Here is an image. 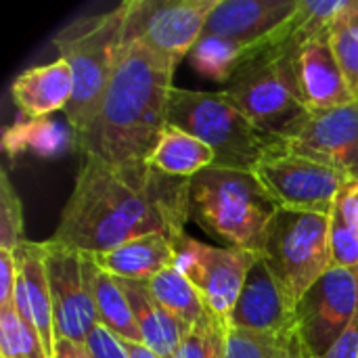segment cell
I'll return each mask as SVG.
<instances>
[{"label":"cell","mask_w":358,"mask_h":358,"mask_svg":"<svg viewBox=\"0 0 358 358\" xmlns=\"http://www.w3.org/2000/svg\"><path fill=\"white\" fill-rule=\"evenodd\" d=\"M254 176L279 210L331 214L342 189L350 178L313 157L292 149L277 153L256 166Z\"/></svg>","instance_id":"obj_9"},{"label":"cell","mask_w":358,"mask_h":358,"mask_svg":"<svg viewBox=\"0 0 358 358\" xmlns=\"http://www.w3.org/2000/svg\"><path fill=\"white\" fill-rule=\"evenodd\" d=\"M287 145L292 151L327 164L358 182V103L313 113Z\"/></svg>","instance_id":"obj_16"},{"label":"cell","mask_w":358,"mask_h":358,"mask_svg":"<svg viewBox=\"0 0 358 358\" xmlns=\"http://www.w3.org/2000/svg\"><path fill=\"white\" fill-rule=\"evenodd\" d=\"M329 252L331 266L358 273V235L348 227L338 208L329 216Z\"/></svg>","instance_id":"obj_30"},{"label":"cell","mask_w":358,"mask_h":358,"mask_svg":"<svg viewBox=\"0 0 358 358\" xmlns=\"http://www.w3.org/2000/svg\"><path fill=\"white\" fill-rule=\"evenodd\" d=\"M336 208L340 210V214L344 216V220L348 222V227L358 235V182L350 180L342 193L338 195Z\"/></svg>","instance_id":"obj_34"},{"label":"cell","mask_w":358,"mask_h":358,"mask_svg":"<svg viewBox=\"0 0 358 358\" xmlns=\"http://www.w3.org/2000/svg\"><path fill=\"white\" fill-rule=\"evenodd\" d=\"M147 283L155 300L187 329H193L197 321L208 313L195 285L174 266L162 271Z\"/></svg>","instance_id":"obj_24"},{"label":"cell","mask_w":358,"mask_h":358,"mask_svg":"<svg viewBox=\"0 0 358 358\" xmlns=\"http://www.w3.org/2000/svg\"><path fill=\"white\" fill-rule=\"evenodd\" d=\"M329 38L336 59L350 84L358 92V0H350L348 6L329 25Z\"/></svg>","instance_id":"obj_26"},{"label":"cell","mask_w":358,"mask_h":358,"mask_svg":"<svg viewBox=\"0 0 358 358\" xmlns=\"http://www.w3.org/2000/svg\"><path fill=\"white\" fill-rule=\"evenodd\" d=\"M227 327L208 310L170 358H224Z\"/></svg>","instance_id":"obj_28"},{"label":"cell","mask_w":358,"mask_h":358,"mask_svg":"<svg viewBox=\"0 0 358 358\" xmlns=\"http://www.w3.org/2000/svg\"><path fill=\"white\" fill-rule=\"evenodd\" d=\"M357 103H358V92H357Z\"/></svg>","instance_id":"obj_37"},{"label":"cell","mask_w":358,"mask_h":358,"mask_svg":"<svg viewBox=\"0 0 358 358\" xmlns=\"http://www.w3.org/2000/svg\"><path fill=\"white\" fill-rule=\"evenodd\" d=\"M122 344H124V348L128 350L130 358H159L151 348H147L145 344H138V342H124V340H122Z\"/></svg>","instance_id":"obj_36"},{"label":"cell","mask_w":358,"mask_h":358,"mask_svg":"<svg viewBox=\"0 0 358 358\" xmlns=\"http://www.w3.org/2000/svg\"><path fill=\"white\" fill-rule=\"evenodd\" d=\"M71 138H76V134L67 132L63 124L50 117H40L15 122L10 128H6L2 136V147L10 157L21 153L52 157L63 153L69 147Z\"/></svg>","instance_id":"obj_23"},{"label":"cell","mask_w":358,"mask_h":358,"mask_svg":"<svg viewBox=\"0 0 358 358\" xmlns=\"http://www.w3.org/2000/svg\"><path fill=\"white\" fill-rule=\"evenodd\" d=\"M147 162L166 176L193 178L201 170L212 168L216 157L206 143L168 124Z\"/></svg>","instance_id":"obj_21"},{"label":"cell","mask_w":358,"mask_h":358,"mask_svg":"<svg viewBox=\"0 0 358 358\" xmlns=\"http://www.w3.org/2000/svg\"><path fill=\"white\" fill-rule=\"evenodd\" d=\"M260 256L237 248H216L191 239L187 233L174 239V268L199 292L206 308L227 327L239 300L250 268Z\"/></svg>","instance_id":"obj_10"},{"label":"cell","mask_w":358,"mask_h":358,"mask_svg":"<svg viewBox=\"0 0 358 358\" xmlns=\"http://www.w3.org/2000/svg\"><path fill=\"white\" fill-rule=\"evenodd\" d=\"M323 358H358V308L340 340Z\"/></svg>","instance_id":"obj_33"},{"label":"cell","mask_w":358,"mask_h":358,"mask_svg":"<svg viewBox=\"0 0 358 358\" xmlns=\"http://www.w3.org/2000/svg\"><path fill=\"white\" fill-rule=\"evenodd\" d=\"M10 94L25 120H40L55 111H65L73 99L71 67L63 59L27 67L13 80Z\"/></svg>","instance_id":"obj_18"},{"label":"cell","mask_w":358,"mask_h":358,"mask_svg":"<svg viewBox=\"0 0 358 358\" xmlns=\"http://www.w3.org/2000/svg\"><path fill=\"white\" fill-rule=\"evenodd\" d=\"M17 260V285L13 294V308L19 317L38 331L48 357H55L57 334L52 298L44 264V241H23L15 250Z\"/></svg>","instance_id":"obj_17"},{"label":"cell","mask_w":358,"mask_h":358,"mask_svg":"<svg viewBox=\"0 0 358 358\" xmlns=\"http://www.w3.org/2000/svg\"><path fill=\"white\" fill-rule=\"evenodd\" d=\"M44 264L52 298L57 340L63 338L76 344H86L90 331L99 325L86 271V256L46 239Z\"/></svg>","instance_id":"obj_13"},{"label":"cell","mask_w":358,"mask_h":358,"mask_svg":"<svg viewBox=\"0 0 358 358\" xmlns=\"http://www.w3.org/2000/svg\"><path fill=\"white\" fill-rule=\"evenodd\" d=\"M189 185L191 178L166 176L149 162L111 166L82 155L50 239L82 254H99L145 235L178 237L191 220Z\"/></svg>","instance_id":"obj_1"},{"label":"cell","mask_w":358,"mask_h":358,"mask_svg":"<svg viewBox=\"0 0 358 358\" xmlns=\"http://www.w3.org/2000/svg\"><path fill=\"white\" fill-rule=\"evenodd\" d=\"M174 69L145 44H124L92 117L76 134L82 155L111 166L147 162L168 126Z\"/></svg>","instance_id":"obj_2"},{"label":"cell","mask_w":358,"mask_h":358,"mask_svg":"<svg viewBox=\"0 0 358 358\" xmlns=\"http://www.w3.org/2000/svg\"><path fill=\"white\" fill-rule=\"evenodd\" d=\"M279 208L254 172L231 168H206L191 178L189 212L210 235L229 248L260 256L268 224Z\"/></svg>","instance_id":"obj_4"},{"label":"cell","mask_w":358,"mask_h":358,"mask_svg":"<svg viewBox=\"0 0 358 358\" xmlns=\"http://www.w3.org/2000/svg\"><path fill=\"white\" fill-rule=\"evenodd\" d=\"M23 237V210L8 174H0V250L15 252Z\"/></svg>","instance_id":"obj_29"},{"label":"cell","mask_w":358,"mask_h":358,"mask_svg":"<svg viewBox=\"0 0 358 358\" xmlns=\"http://www.w3.org/2000/svg\"><path fill=\"white\" fill-rule=\"evenodd\" d=\"M124 44L141 42L178 65L193 50L218 0H126Z\"/></svg>","instance_id":"obj_8"},{"label":"cell","mask_w":358,"mask_h":358,"mask_svg":"<svg viewBox=\"0 0 358 358\" xmlns=\"http://www.w3.org/2000/svg\"><path fill=\"white\" fill-rule=\"evenodd\" d=\"M84 256H86V271H88V281H90V292H92L99 325H103L109 334H113L115 338H120L124 342L143 344L141 331L134 323L128 298H126L120 281L113 275L101 271L90 260L88 254H84Z\"/></svg>","instance_id":"obj_22"},{"label":"cell","mask_w":358,"mask_h":358,"mask_svg":"<svg viewBox=\"0 0 358 358\" xmlns=\"http://www.w3.org/2000/svg\"><path fill=\"white\" fill-rule=\"evenodd\" d=\"M302 21V0H218L201 34L258 55L289 40Z\"/></svg>","instance_id":"obj_11"},{"label":"cell","mask_w":358,"mask_h":358,"mask_svg":"<svg viewBox=\"0 0 358 358\" xmlns=\"http://www.w3.org/2000/svg\"><path fill=\"white\" fill-rule=\"evenodd\" d=\"M52 358H94L90 355V350L86 348V344H76L71 340H57L55 346V357Z\"/></svg>","instance_id":"obj_35"},{"label":"cell","mask_w":358,"mask_h":358,"mask_svg":"<svg viewBox=\"0 0 358 358\" xmlns=\"http://www.w3.org/2000/svg\"><path fill=\"white\" fill-rule=\"evenodd\" d=\"M15 285H17V260H15V252L0 250V308L13 304Z\"/></svg>","instance_id":"obj_32"},{"label":"cell","mask_w":358,"mask_h":358,"mask_svg":"<svg viewBox=\"0 0 358 358\" xmlns=\"http://www.w3.org/2000/svg\"><path fill=\"white\" fill-rule=\"evenodd\" d=\"M126 8L128 4L122 2L111 10L80 17L52 38L59 59H63L73 73V99L63 111L73 134L92 117L120 59Z\"/></svg>","instance_id":"obj_6"},{"label":"cell","mask_w":358,"mask_h":358,"mask_svg":"<svg viewBox=\"0 0 358 358\" xmlns=\"http://www.w3.org/2000/svg\"><path fill=\"white\" fill-rule=\"evenodd\" d=\"M329 216L277 210L268 224L260 258L296 304L331 268Z\"/></svg>","instance_id":"obj_7"},{"label":"cell","mask_w":358,"mask_h":358,"mask_svg":"<svg viewBox=\"0 0 358 358\" xmlns=\"http://www.w3.org/2000/svg\"><path fill=\"white\" fill-rule=\"evenodd\" d=\"M298 31L239 65L224 88L258 128L285 141H292L313 115L302 99L294 67Z\"/></svg>","instance_id":"obj_5"},{"label":"cell","mask_w":358,"mask_h":358,"mask_svg":"<svg viewBox=\"0 0 358 358\" xmlns=\"http://www.w3.org/2000/svg\"><path fill=\"white\" fill-rule=\"evenodd\" d=\"M227 329L283 334L298 329V304L262 258L254 262Z\"/></svg>","instance_id":"obj_15"},{"label":"cell","mask_w":358,"mask_h":358,"mask_svg":"<svg viewBox=\"0 0 358 358\" xmlns=\"http://www.w3.org/2000/svg\"><path fill=\"white\" fill-rule=\"evenodd\" d=\"M117 281L128 298V304H130L134 323L141 331L143 344L147 348H151L159 358L172 357L176 352L178 344L182 342V338L191 329H187L182 323H178L155 300L147 281H128V279H117Z\"/></svg>","instance_id":"obj_20"},{"label":"cell","mask_w":358,"mask_h":358,"mask_svg":"<svg viewBox=\"0 0 358 358\" xmlns=\"http://www.w3.org/2000/svg\"><path fill=\"white\" fill-rule=\"evenodd\" d=\"M224 358H304V348L298 329L283 334L227 329Z\"/></svg>","instance_id":"obj_25"},{"label":"cell","mask_w":358,"mask_h":358,"mask_svg":"<svg viewBox=\"0 0 358 358\" xmlns=\"http://www.w3.org/2000/svg\"><path fill=\"white\" fill-rule=\"evenodd\" d=\"M0 357L50 358L38 331L29 327L13 306L0 308Z\"/></svg>","instance_id":"obj_27"},{"label":"cell","mask_w":358,"mask_h":358,"mask_svg":"<svg viewBox=\"0 0 358 358\" xmlns=\"http://www.w3.org/2000/svg\"><path fill=\"white\" fill-rule=\"evenodd\" d=\"M294 67L302 99L310 113L338 109L357 101L331 46L329 27L306 29L304 21L294 46Z\"/></svg>","instance_id":"obj_14"},{"label":"cell","mask_w":358,"mask_h":358,"mask_svg":"<svg viewBox=\"0 0 358 358\" xmlns=\"http://www.w3.org/2000/svg\"><path fill=\"white\" fill-rule=\"evenodd\" d=\"M174 239L176 237L166 233H155L132 239L109 252L88 256L101 271L117 279L149 281L162 271L174 266Z\"/></svg>","instance_id":"obj_19"},{"label":"cell","mask_w":358,"mask_h":358,"mask_svg":"<svg viewBox=\"0 0 358 358\" xmlns=\"http://www.w3.org/2000/svg\"><path fill=\"white\" fill-rule=\"evenodd\" d=\"M168 124L199 138L214 151L216 168L254 172L264 159L289 149L285 138L258 128L222 92L172 88Z\"/></svg>","instance_id":"obj_3"},{"label":"cell","mask_w":358,"mask_h":358,"mask_svg":"<svg viewBox=\"0 0 358 358\" xmlns=\"http://www.w3.org/2000/svg\"><path fill=\"white\" fill-rule=\"evenodd\" d=\"M86 348L94 358H130L122 340L115 338L113 334H109L103 325H96L90 331V336L86 340Z\"/></svg>","instance_id":"obj_31"},{"label":"cell","mask_w":358,"mask_h":358,"mask_svg":"<svg viewBox=\"0 0 358 358\" xmlns=\"http://www.w3.org/2000/svg\"><path fill=\"white\" fill-rule=\"evenodd\" d=\"M358 308V273L329 268L298 302V336L304 358H323Z\"/></svg>","instance_id":"obj_12"}]
</instances>
